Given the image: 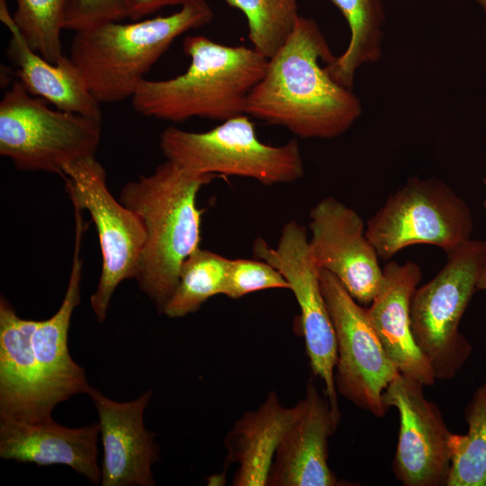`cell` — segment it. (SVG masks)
Instances as JSON below:
<instances>
[{"instance_id": "cell-8", "label": "cell", "mask_w": 486, "mask_h": 486, "mask_svg": "<svg viewBox=\"0 0 486 486\" xmlns=\"http://www.w3.org/2000/svg\"><path fill=\"white\" fill-rule=\"evenodd\" d=\"M446 254L445 266L416 289L410 304L414 338L441 380L453 378L472 352L459 324L486 267V240L469 239Z\"/></svg>"}, {"instance_id": "cell-24", "label": "cell", "mask_w": 486, "mask_h": 486, "mask_svg": "<svg viewBox=\"0 0 486 486\" xmlns=\"http://www.w3.org/2000/svg\"><path fill=\"white\" fill-rule=\"evenodd\" d=\"M225 1L243 13L252 48L266 58L284 45L300 16L297 0Z\"/></svg>"}, {"instance_id": "cell-2", "label": "cell", "mask_w": 486, "mask_h": 486, "mask_svg": "<svg viewBox=\"0 0 486 486\" xmlns=\"http://www.w3.org/2000/svg\"><path fill=\"white\" fill-rule=\"evenodd\" d=\"M335 56L317 22L299 16L266 72L250 92L246 114L286 128L302 139H333L360 117L352 89L336 82L321 62Z\"/></svg>"}, {"instance_id": "cell-19", "label": "cell", "mask_w": 486, "mask_h": 486, "mask_svg": "<svg viewBox=\"0 0 486 486\" xmlns=\"http://www.w3.org/2000/svg\"><path fill=\"white\" fill-rule=\"evenodd\" d=\"M0 20L11 35L7 55L17 68L18 81L29 94L58 110L102 120L101 104L68 56L52 63L34 51L11 15L6 0H0Z\"/></svg>"}, {"instance_id": "cell-12", "label": "cell", "mask_w": 486, "mask_h": 486, "mask_svg": "<svg viewBox=\"0 0 486 486\" xmlns=\"http://www.w3.org/2000/svg\"><path fill=\"white\" fill-rule=\"evenodd\" d=\"M253 253L257 259L276 268L288 282L300 308L310 368L323 382L334 414L340 418L334 381L338 359L335 328L321 288L320 269L312 258L305 227L292 220L283 227L275 247L256 238Z\"/></svg>"}, {"instance_id": "cell-11", "label": "cell", "mask_w": 486, "mask_h": 486, "mask_svg": "<svg viewBox=\"0 0 486 486\" xmlns=\"http://www.w3.org/2000/svg\"><path fill=\"white\" fill-rule=\"evenodd\" d=\"M320 277L337 339V392L357 407L382 418L389 410L383 403V392L400 371L371 326L366 309L330 272L320 269Z\"/></svg>"}, {"instance_id": "cell-29", "label": "cell", "mask_w": 486, "mask_h": 486, "mask_svg": "<svg viewBox=\"0 0 486 486\" xmlns=\"http://www.w3.org/2000/svg\"><path fill=\"white\" fill-rule=\"evenodd\" d=\"M486 291V267L482 271L476 283V291Z\"/></svg>"}, {"instance_id": "cell-31", "label": "cell", "mask_w": 486, "mask_h": 486, "mask_svg": "<svg viewBox=\"0 0 486 486\" xmlns=\"http://www.w3.org/2000/svg\"><path fill=\"white\" fill-rule=\"evenodd\" d=\"M483 183H484V184H485V186H486V177L484 178ZM483 207H484V209H485V214H486V198H485V201H484V202H483Z\"/></svg>"}, {"instance_id": "cell-5", "label": "cell", "mask_w": 486, "mask_h": 486, "mask_svg": "<svg viewBox=\"0 0 486 486\" xmlns=\"http://www.w3.org/2000/svg\"><path fill=\"white\" fill-rule=\"evenodd\" d=\"M212 19L205 0H190L168 15L110 22L75 32L68 57L100 104L122 102L133 96L175 40Z\"/></svg>"}, {"instance_id": "cell-10", "label": "cell", "mask_w": 486, "mask_h": 486, "mask_svg": "<svg viewBox=\"0 0 486 486\" xmlns=\"http://www.w3.org/2000/svg\"><path fill=\"white\" fill-rule=\"evenodd\" d=\"M473 228L465 202L444 181L410 177L367 221L365 235L379 258L428 244L446 253L470 239Z\"/></svg>"}, {"instance_id": "cell-6", "label": "cell", "mask_w": 486, "mask_h": 486, "mask_svg": "<svg viewBox=\"0 0 486 486\" xmlns=\"http://www.w3.org/2000/svg\"><path fill=\"white\" fill-rule=\"evenodd\" d=\"M159 147L167 160L195 175L236 176L274 185L292 183L304 174L298 142H262L246 113L203 132L170 126L161 132Z\"/></svg>"}, {"instance_id": "cell-21", "label": "cell", "mask_w": 486, "mask_h": 486, "mask_svg": "<svg viewBox=\"0 0 486 486\" xmlns=\"http://www.w3.org/2000/svg\"><path fill=\"white\" fill-rule=\"evenodd\" d=\"M329 1L346 20L350 39L345 51L326 64V68L336 82L352 89L357 69L377 62L382 56L384 9L381 0Z\"/></svg>"}, {"instance_id": "cell-4", "label": "cell", "mask_w": 486, "mask_h": 486, "mask_svg": "<svg viewBox=\"0 0 486 486\" xmlns=\"http://www.w3.org/2000/svg\"><path fill=\"white\" fill-rule=\"evenodd\" d=\"M183 50L190 58L186 70L169 79H144L130 98L134 111L171 122L194 117L223 122L245 114L268 58L252 47L228 46L202 35L186 36Z\"/></svg>"}, {"instance_id": "cell-23", "label": "cell", "mask_w": 486, "mask_h": 486, "mask_svg": "<svg viewBox=\"0 0 486 486\" xmlns=\"http://www.w3.org/2000/svg\"><path fill=\"white\" fill-rule=\"evenodd\" d=\"M465 435L451 432V469L446 486H486V382L474 392L464 410Z\"/></svg>"}, {"instance_id": "cell-22", "label": "cell", "mask_w": 486, "mask_h": 486, "mask_svg": "<svg viewBox=\"0 0 486 486\" xmlns=\"http://www.w3.org/2000/svg\"><path fill=\"white\" fill-rule=\"evenodd\" d=\"M230 259L199 248L183 263L176 287L163 312L169 318L193 313L210 298L223 294Z\"/></svg>"}, {"instance_id": "cell-13", "label": "cell", "mask_w": 486, "mask_h": 486, "mask_svg": "<svg viewBox=\"0 0 486 486\" xmlns=\"http://www.w3.org/2000/svg\"><path fill=\"white\" fill-rule=\"evenodd\" d=\"M424 386L399 373L383 392L384 405L396 408L400 416L392 470L405 486H446L451 432L438 407L425 397Z\"/></svg>"}, {"instance_id": "cell-1", "label": "cell", "mask_w": 486, "mask_h": 486, "mask_svg": "<svg viewBox=\"0 0 486 486\" xmlns=\"http://www.w3.org/2000/svg\"><path fill=\"white\" fill-rule=\"evenodd\" d=\"M85 230L81 223L75 226L68 287L50 318L23 319L5 297L0 298V417L32 423L49 420L58 404L87 393L91 386L68 344L71 317L80 302Z\"/></svg>"}, {"instance_id": "cell-28", "label": "cell", "mask_w": 486, "mask_h": 486, "mask_svg": "<svg viewBox=\"0 0 486 486\" xmlns=\"http://www.w3.org/2000/svg\"><path fill=\"white\" fill-rule=\"evenodd\" d=\"M190 0H128V18L144 19L166 6H182Z\"/></svg>"}, {"instance_id": "cell-7", "label": "cell", "mask_w": 486, "mask_h": 486, "mask_svg": "<svg viewBox=\"0 0 486 486\" xmlns=\"http://www.w3.org/2000/svg\"><path fill=\"white\" fill-rule=\"evenodd\" d=\"M101 122L51 109L15 81L0 102V154L17 170L63 176L66 166L95 156Z\"/></svg>"}, {"instance_id": "cell-30", "label": "cell", "mask_w": 486, "mask_h": 486, "mask_svg": "<svg viewBox=\"0 0 486 486\" xmlns=\"http://www.w3.org/2000/svg\"><path fill=\"white\" fill-rule=\"evenodd\" d=\"M486 13V0H475Z\"/></svg>"}, {"instance_id": "cell-16", "label": "cell", "mask_w": 486, "mask_h": 486, "mask_svg": "<svg viewBox=\"0 0 486 486\" xmlns=\"http://www.w3.org/2000/svg\"><path fill=\"white\" fill-rule=\"evenodd\" d=\"M298 402V416L279 443L267 485H342L328 464V437L336 431L340 418L311 381Z\"/></svg>"}, {"instance_id": "cell-27", "label": "cell", "mask_w": 486, "mask_h": 486, "mask_svg": "<svg viewBox=\"0 0 486 486\" xmlns=\"http://www.w3.org/2000/svg\"><path fill=\"white\" fill-rule=\"evenodd\" d=\"M128 18V0H71L64 19V30L74 32Z\"/></svg>"}, {"instance_id": "cell-20", "label": "cell", "mask_w": 486, "mask_h": 486, "mask_svg": "<svg viewBox=\"0 0 486 486\" xmlns=\"http://www.w3.org/2000/svg\"><path fill=\"white\" fill-rule=\"evenodd\" d=\"M299 402L282 404L275 392H270L256 410L246 411L225 437L227 459L238 464L235 486H266L273 460L285 431L295 420Z\"/></svg>"}, {"instance_id": "cell-15", "label": "cell", "mask_w": 486, "mask_h": 486, "mask_svg": "<svg viewBox=\"0 0 486 486\" xmlns=\"http://www.w3.org/2000/svg\"><path fill=\"white\" fill-rule=\"evenodd\" d=\"M87 394L98 414L104 448L101 485H155L151 466L158 460V445L156 434L143 423L152 391L126 402L113 400L92 386Z\"/></svg>"}, {"instance_id": "cell-14", "label": "cell", "mask_w": 486, "mask_h": 486, "mask_svg": "<svg viewBox=\"0 0 486 486\" xmlns=\"http://www.w3.org/2000/svg\"><path fill=\"white\" fill-rule=\"evenodd\" d=\"M310 250L320 269L334 274L360 304L370 305L383 282L379 256L362 217L334 197L310 212Z\"/></svg>"}, {"instance_id": "cell-3", "label": "cell", "mask_w": 486, "mask_h": 486, "mask_svg": "<svg viewBox=\"0 0 486 486\" xmlns=\"http://www.w3.org/2000/svg\"><path fill=\"white\" fill-rule=\"evenodd\" d=\"M214 177L189 173L166 159L121 191L120 202L140 217L146 229L135 280L161 312L176 287L183 263L200 248L197 195Z\"/></svg>"}, {"instance_id": "cell-9", "label": "cell", "mask_w": 486, "mask_h": 486, "mask_svg": "<svg viewBox=\"0 0 486 486\" xmlns=\"http://www.w3.org/2000/svg\"><path fill=\"white\" fill-rule=\"evenodd\" d=\"M62 177L72 205L90 214L97 231L102 269L90 304L103 322L117 286L137 275L146 229L140 217L109 191L105 169L95 156L66 166Z\"/></svg>"}, {"instance_id": "cell-17", "label": "cell", "mask_w": 486, "mask_h": 486, "mask_svg": "<svg viewBox=\"0 0 486 486\" xmlns=\"http://www.w3.org/2000/svg\"><path fill=\"white\" fill-rule=\"evenodd\" d=\"M382 271L381 289L366 308L370 324L400 373L430 386L436 376L414 338L410 320L411 300L422 277L420 267L410 260L390 261Z\"/></svg>"}, {"instance_id": "cell-18", "label": "cell", "mask_w": 486, "mask_h": 486, "mask_svg": "<svg viewBox=\"0 0 486 486\" xmlns=\"http://www.w3.org/2000/svg\"><path fill=\"white\" fill-rule=\"evenodd\" d=\"M98 423L71 428L53 418L27 422L0 417V457L38 465L64 464L101 484L97 464Z\"/></svg>"}, {"instance_id": "cell-25", "label": "cell", "mask_w": 486, "mask_h": 486, "mask_svg": "<svg viewBox=\"0 0 486 486\" xmlns=\"http://www.w3.org/2000/svg\"><path fill=\"white\" fill-rule=\"evenodd\" d=\"M13 16L29 46L48 61L64 56L61 33L71 0H15Z\"/></svg>"}, {"instance_id": "cell-26", "label": "cell", "mask_w": 486, "mask_h": 486, "mask_svg": "<svg viewBox=\"0 0 486 486\" xmlns=\"http://www.w3.org/2000/svg\"><path fill=\"white\" fill-rule=\"evenodd\" d=\"M267 289H289L283 274L261 259H230L223 295L239 299Z\"/></svg>"}]
</instances>
